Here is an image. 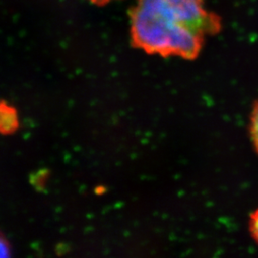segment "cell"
Masks as SVG:
<instances>
[{
	"label": "cell",
	"instance_id": "cell-1",
	"mask_svg": "<svg viewBox=\"0 0 258 258\" xmlns=\"http://www.w3.org/2000/svg\"><path fill=\"white\" fill-rule=\"evenodd\" d=\"M130 17L133 45L164 57L195 59L206 37L221 29L204 0H138Z\"/></svg>",
	"mask_w": 258,
	"mask_h": 258
},
{
	"label": "cell",
	"instance_id": "cell-2",
	"mask_svg": "<svg viewBox=\"0 0 258 258\" xmlns=\"http://www.w3.org/2000/svg\"><path fill=\"white\" fill-rule=\"evenodd\" d=\"M19 126L18 113L6 102H0V132L9 134Z\"/></svg>",
	"mask_w": 258,
	"mask_h": 258
},
{
	"label": "cell",
	"instance_id": "cell-3",
	"mask_svg": "<svg viewBox=\"0 0 258 258\" xmlns=\"http://www.w3.org/2000/svg\"><path fill=\"white\" fill-rule=\"evenodd\" d=\"M249 132H250V138L252 141V144L258 154V101L255 102L250 115Z\"/></svg>",
	"mask_w": 258,
	"mask_h": 258
},
{
	"label": "cell",
	"instance_id": "cell-4",
	"mask_svg": "<svg viewBox=\"0 0 258 258\" xmlns=\"http://www.w3.org/2000/svg\"><path fill=\"white\" fill-rule=\"evenodd\" d=\"M249 226L250 234L258 244V208L250 214Z\"/></svg>",
	"mask_w": 258,
	"mask_h": 258
},
{
	"label": "cell",
	"instance_id": "cell-5",
	"mask_svg": "<svg viewBox=\"0 0 258 258\" xmlns=\"http://www.w3.org/2000/svg\"><path fill=\"white\" fill-rule=\"evenodd\" d=\"M7 255H9V246L3 237L0 236V257Z\"/></svg>",
	"mask_w": 258,
	"mask_h": 258
},
{
	"label": "cell",
	"instance_id": "cell-6",
	"mask_svg": "<svg viewBox=\"0 0 258 258\" xmlns=\"http://www.w3.org/2000/svg\"><path fill=\"white\" fill-rule=\"evenodd\" d=\"M89 1H91L92 3H95V4H98V5H103V4H106V3L110 2L112 0H89Z\"/></svg>",
	"mask_w": 258,
	"mask_h": 258
}]
</instances>
